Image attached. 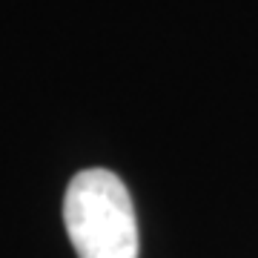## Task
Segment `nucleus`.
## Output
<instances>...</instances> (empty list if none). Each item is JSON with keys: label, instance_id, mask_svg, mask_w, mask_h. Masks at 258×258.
Returning a JSON list of instances; mask_svg holds the SVG:
<instances>
[{"label": "nucleus", "instance_id": "obj_1", "mask_svg": "<svg viewBox=\"0 0 258 258\" xmlns=\"http://www.w3.org/2000/svg\"><path fill=\"white\" fill-rule=\"evenodd\" d=\"M63 224L78 258H138L132 195L109 169H83L69 181Z\"/></svg>", "mask_w": 258, "mask_h": 258}]
</instances>
